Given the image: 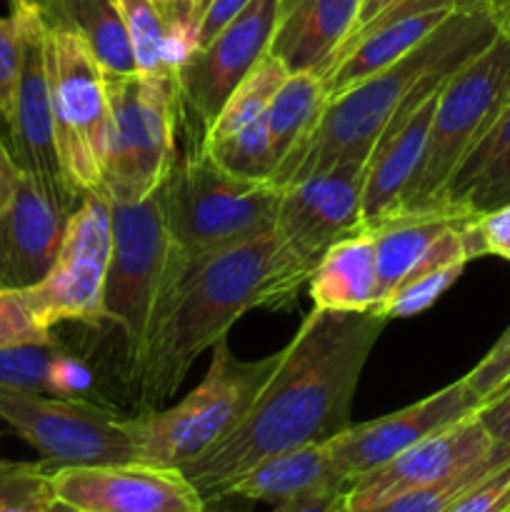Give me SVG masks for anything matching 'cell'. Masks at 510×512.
<instances>
[{"mask_svg": "<svg viewBox=\"0 0 510 512\" xmlns=\"http://www.w3.org/2000/svg\"><path fill=\"white\" fill-rule=\"evenodd\" d=\"M0 420L50 468L135 460L125 415L95 400L0 388Z\"/></svg>", "mask_w": 510, "mask_h": 512, "instance_id": "12", "label": "cell"}, {"mask_svg": "<svg viewBox=\"0 0 510 512\" xmlns=\"http://www.w3.org/2000/svg\"><path fill=\"white\" fill-rule=\"evenodd\" d=\"M270 250L273 233L205 255L180 270L160 303L133 375L140 413L158 410L173 398L195 360L225 340L243 313L258 308Z\"/></svg>", "mask_w": 510, "mask_h": 512, "instance_id": "3", "label": "cell"}, {"mask_svg": "<svg viewBox=\"0 0 510 512\" xmlns=\"http://www.w3.org/2000/svg\"><path fill=\"white\" fill-rule=\"evenodd\" d=\"M495 35L498 23L488 0L458 8L418 48L328 100L313 133L275 170L270 183L285 188L340 163L368 160L390 120L423 85L448 80Z\"/></svg>", "mask_w": 510, "mask_h": 512, "instance_id": "2", "label": "cell"}, {"mask_svg": "<svg viewBox=\"0 0 510 512\" xmlns=\"http://www.w3.org/2000/svg\"><path fill=\"white\" fill-rule=\"evenodd\" d=\"M510 508V460L485 475L450 512H505Z\"/></svg>", "mask_w": 510, "mask_h": 512, "instance_id": "37", "label": "cell"}, {"mask_svg": "<svg viewBox=\"0 0 510 512\" xmlns=\"http://www.w3.org/2000/svg\"><path fill=\"white\" fill-rule=\"evenodd\" d=\"M155 3H158L160 8H163V13H165V10H168V3H170V0H155Z\"/></svg>", "mask_w": 510, "mask_h": 512, "instance_id": "47", "label": "cell"}, {"mask_svg": "<svg viewBox=\"0 0 510 512\" xmlns=\"http://www.w3.org/2000/svg\"><path fill=\"white\" fill-rule=\"evenodd\" d=\"M283 350L263 360H240L228 340L213 345L203 383L165 410L125 415L123 425L135 460L160 468H180L228 438L253 408L255 398L280 363Z\"/></svg>", "mask_w": 510, "mask_h": 512, "instance_id": "5", "label": "cell"}, {"mask_svg": "<svg viewBox=\"0 0 510 512\" xmlns=\"http://www.w3.org/2000/svg\"><path fill=\"white\" fill-rule=\"evenodd\" d=\"M3 133L10 153L23 173L70 190L63 168H60L58 148H55L48 65H45V23L35 3L30 5L25 58L18 90H15V103L10 118L3 123Z\"/></svg>", "mask_w": 510, "mask_h": 512, "instance_id": "19", "label": "cell"}, {"mask_svg": "<svg viewBox=\"0 0 510 512\" xmlns=\"http://www.w3.org/2000/svg\"><path fill=\"white\" fill-rule=\"evenodd\" d=\"M360 0H280L270 55L288 73L323 78L358 18Z\"/></svg>", "mask_w": 510, "mask_h": 512, "instance_id": "20", "label": "cell"}, {"mask_svg": "<svg viewBox=\"0 0 510 512\" xmlns=\"http://www.w3.org/2000/svg\"><path fill=\"white\" fill-rule=\"evenodd\" d=\"M478 420L488 430L490 438L510 448V393L490 398L478 408Z\"/></svg>", "mask_w": 510, "mask_h": 512, "instance_id": "40", "label": "cell"}, {"mask_svg": "<svg viewBox=\"0 0 510 512\" xmlns=\"http://www.w3.org/2000/svg\"><path fill=\"white\" fill-rule=\"evenodd\" d=\"M128 30L130 48L140 73H175L180 65L175 55L168 18L155 0H115Z\"/></svg>", "mask_w": 510, "mask_h": 512, "instance_id": "29", "label": "cell"}, {"mask_svg": "<svg viewBox=\"0 0 510 512\" xmlns=\"http://www.w3.org/2000/svg\"><path fill=\"white\" fill-rule=\"evenodd\" d=\"M165 228L173 250V280L193 260L273 233L283 188L220 168L195 140L178 153L163 185Z\"/></svg>", "mask_w": 510, "mask_h": 512, "instance_id": "4", "label": "cell"}, {"mask_svg": "<svg viewBox=\"0 0 510 512\" xmlns=\"http://www.w3.org/2000/svg\"><path fill=\"white\" fill-rule=\"evenodd\" d=\"M458 220L468 218H458L443 210H418V213L398 215L378 230H370L375 235V253H378L380 303L413 275L435 240Z\"/></svg>", "mask_w": 510, "mask_h": 512, "instance_id": "26", "label": "cell"}, {"mask_svg": "<svg viewBox=\"0 0 510 512\" xmlns=\"http://www.w3.org/2000/svg\"><path fill=\"white\" fill-rule=\"evenodd\" d=\"M210 3L213 0H170L168 3L165 18H168L175 55H178L180 63L195 50V33H198V25Z\"/></svg>", "mask_w": 510, "mask_h": 512, "instance_id": "38", "label": "cell"}, {"mask_svg": "<svg viewBox=\"0 0 510 512\" xmlns=\"http://www.w3.org/2000/svg\"><path fill=\"white\" fill-rule=\"evenodd\" d=\"M20 175H23V170H20L18 163H15L13 153H10L8 148V140H5L3 125H0V213L13 203L15 190H18V183H20Z\"/></svg>", "mask_w": 510, "mask_h": 512, "instance_id": "43", "label": "cell"}, {"mask_svg": "<svg viewBox=\"0 0 510 512\" xmlns=\"http://www.w3.org/2000/svg\"><path fill=\"white\" fill-rule=\"evenodd\" d=\"M480 403L468 390L465 380H455L448 388L398 410V413L383 415V418L368 420V423L350 425L340 435L328 440L330 453L335 463L343 470L345 478L353 480L373 473L380 465L390 463L413 448L415 443L428 435L458 423L470 413H478Z\"/></svg>", "mask_w": 510, "mask_h": 512, "instance_id": "17", "label": "cell"}, {"mask_svg": "<svg viewBox=\"0 0 510 512\" xmlns=\"http://www.w3.org/2000/svg\"><path fill=\"white\" fill-rule=\"evenodd\" d=\"M363 180L365 160H353L285 185L258 308L278 310L293 303L320 258L338 240L365 230Z\"/></svg>", "mask_w": 510, "mask_h": 512, "instance_id": "6", "label": "cell"}, {"mask_svg": "<svg viewBox=\"0 0 510 512\" xmlns=\"http://www.w3.org/2000/svg\"><path fill=\"white\" fill-rule=\"evenodd\" d=\"M388 320L373 310L313 308L238 428L183 473L205 505L263 460L325 443L353 425V403L368 355Z\"/></svg>", "mask_w": 510, "mask_h": 512, "instance_id": "1", "label": "cell"}, {"mask_svg": "<svg viewBox=\"0 0 510 512\" xmlns=\"http://www.w3.org/2000/svg\"><path fill=\"white\" fill-rule=\"evenodd\" d=\"M490 13H493L498 30L510 38V0H488Z\"/></svg>", "mask_w": 510, "mask_h": 512, "instance_id": "45", "label": "cell"}, {"mask_svg": "<svg viewBox=\"0 0 510 512\" xmlns=\"http://www.w3.org/2000/svg\"><path fill=\"white\" fill-rule=\"evenodd\" d=\"M463 260L458 263L440 265V268L428 270V273H420L415 278L405 280L398 290L388 295L373 313H378L380 318L393 320V318H410V315H418L423 310H428L440 295L448 288H453L455 280L460 278V273L465 270Z\"/></svg>", "mask_w": 510, "mask_h": 512, "instance_id": "33", "label": "cell"}, {"mask_svg": "<svg viewBox=\"0 0 510 512\" xmlns=\"http://www.w3.org/2000/svg\"><path fill=\"white\" fill-rule=\"evenodd\" d=\"M80 200L63 185L20 175L13 203L0 213V293L30 288L48 275Z\"/></svg>", "mask_w": 510, "mask_h": 512, "instance_id": "15", "label": "cell"}, {"mask_svg": "<svg viewBox=\"0 0 510 512\" xmlns=\"http://www.w3.org/2000/svg\"><path fill=\"white\" fill-rule=\"evenodd\" d=\"M508 460L510 448L508 445L498 443V448H495L488 458L478 460V463L470 465V468L458 470V473H453L450 478L438 480V483L428 485V488L400 495V498L390 500V503L380 505V508L370 512H450L468 490H473L485 475L498 470L500 465H505Z\"/></svg>", "mask_w": 510, "mask_h": 512, "instance_id": "30", "label": "cell"}, {"mask_svg": "<svg viewBox=\"0 0 510 512\" xmlns=\"http://www.w3.org/2000/svg\"><path fill=\"white\" fill-rule=\"evenodd\" d=\"M505 512H510V508H508V510H505Z\"/></svg>", "mask_w": 510, "mask_h": 512, "instance_id": "48", "label": "cell"}, {"mask_svg": "<svg viewBox=\"0 0 510 512\" xmlns=\"http://www.w3.org/2000/svg\"><path fill=\"white\" fill-rule=\"evenodd\" d=\"M45 65L60 168L70 190L85 195L100 188L108 155L105 73L80 35L50 23H45Z\"/></svg>", "mask_w": 510, "mask_h": 512, "instance_id": "10", "label": "cell"}, {"mask_svg": "<svg viewBox=\"0 0 510 512\" xmlns=\"http://www.w3.org/2000/svg\"><path fill=\"white\" fill-rule=\"evenodd\" d=\"M333 488H350V480L338 468L325 440V443H310L263 460L248 473L235 478L225 490L223 500L245 498L280 505Z\"/></svg>", "mask_w": 510, "mask_h": 512, "instance_id": "22", "label": "cell"}, {"mask_svg": "<svg viewBox=\"0 0 510 512\" xmlns=\"http://www.w3.org/2000/svg\"><path fill=\"white\" fill-rule=\"evenodd\" d=\"M55 500L78 512H205L180 468L140 463L50 468Z\"/></svg>", "mask_w": 510, "mask_h": 512, "instance_id": "14", "label": "cell"}, {"mask_svg": "<svg viewBox=\"0 0 510 512\" xmlns=\"http://www.w3.org/2000/svg\"><path fill=\"white\" fill-rule=\"evenodd\" d=\"M60 353H63V345L58 340L0 348V388L48 393L50 370Z\"/></svg>", "mask_w": 510, "mask_h": 512, "instance_id": "34", "label": "cell"}, {"mask_svg": "<svg viewBox=\"0 0 510 512\" xmlns=\"http://www.w3.org/2000/svg\"><path fill=\"white\" fill-rule=\"evenodd\" d=\"M463 240L468 260L498 255L510 263V203L465 220Z\"/></svg>", "mask_w": 510, "mask_h": 512, "instance_id": "35", "label": "cell"}, {"mask_svg": "<svg viewBox=\"0 0 510 512\" xmlns=\"http://www.w3.org/2000/svg\"><path fill=\"white\" fill-rule=\"evenodd\" d=\"M398 3H403V0H360V10H358V18H355L353 30H350V35H348V40H345V43H343V48H340L338 53H335V58H338V55L343 53V50L348 48V45L353 43V40L358 38V35L363 33V30L368 28V25L373 23L375 18H380V15H383L385 10L395 8V5H398ZM330 65H333V63H330ZM325 73H328V70H325Z\"/></svg>", "mask_w": 510, "mask_h": 512, "instance_id": "44", "label": "cell"}, {"mask_svg": "<svg viewBox=\"0 0 510 512\" xmlns=\"http://www.w3.org/2000/svg\"><path fill=\"white\" fill-rule=\"evenodd\" d=\"M110 250V198L103 188H93L83 195L78 210L70 215L63 243L48 275L30 288L15 290L25 313L40 330L53 333L60 323H105L103 293Z\"/></svg>", "mask_w": 510, "mask_h": 512, "instance_id": "11", "label": "cell"}, {"mask_svg": "<svg viewBox=\"0 0 510 512\" xmlns=\"http://www.w3.org/2000/svg\"><path fill=\"white\" fill-rule=\"evenodd\" d=\"M285 78H288V68L275 55L265 53L263 60L245 75L243 83L225 100L223 110H220V115L215 118V123L210 125V130L200 143L223 138V135H230L235 130L248 128V125L263 120L268 115L270 100L278 93Z\"/></svg>", "mask_w": 510, "mask_h": 512, "instance_id": "28", "label": "cell"}, {"mask_svg": "<svg viewBox=\"0 0 510 512\" xmlns=\"http://www.w3.org/2000/svg\"><path fill=\"white\" fill-rule=\"evenodd\" d=\"M325 103H328V95L318 75L288 73L268 105L270 148H273L278 168L308 140V135L318 125Z\"/></svg>", "mask_w": 510, "mask_h": 512, "instance_id": "27", "label": "cell"}, {"mask_svg": "<svg viewBox=\"0 0 510 512\" xmlns=\"http://www.w3.org/2000/svg\"><path fill=\"white\" fill-rule=\"evenodd\" d=\"M495 448L498 443L483 428L478 413L465 415L458 423L428 435L373 473L353 480L345 490L343 512H370L400 495L428 488L488 458Z\"/></svg>", "mask_w": 510, "mask_h": 512, "instance_id": "16", "label": "cell"}, {"mask_svg": "<svg viewBox=\"0 0 510 512\" xmlns=\"http://www.w3.org/2000/svg\"><path fill=\"white\" fill-rule=\"evenodd\" d=\"M510 203V100L425 210L478 218Z\"/></svg>", "mask_w": 510, "mask_h": 512, "instance_id": "21", "label": "cell"}, {"mask_svg": "<svg viewBox=\"0 0 510 512\" xmlns=\"http://www.w3.org/2000/svg\"><path fill=\"white\" fill-rule=\"evenodd\" d=\"M33 0H10V13L0 15V125L10 118L20 70L25 58V35Z\"/></svg>", "mask_w": 510, "mask_h": 512, "instance_id": "32", "label": "cell"}, {"mask_svg": "<svg viewBox=\"0 0 510 512\" xmlns=\"http://www.w3.org/2000/svg\"><path fill=\"white\" fill-rule=\"evenodd\" d=\"M45 23L73 30L88 43L108 78L138 70L115 0H33Z\"/></svg>", "mask_w": 510, "mask_h": 512, "instance_id": "25", "label": "cell"}, {"mask_svg": "<svg viewBox=\"0 0 510 512\" xmlns=\"http://www.w3.org/2000/svg\"><path fill=\"white\" fill-rule=\"evenodd\" d=\"M105 90L110 135L100 188L110 200L135 203L155 193L173 165L180 118L175 73L105 75Z\"/></svg>", "mask_w": 510, "mask_h": 512, "instance_id": "8", "label": "cell"}, {"mask_svg": "<svg viewBox=\"0 0 510 512\" xmlns=\"http://www.w3.org/2000/svg\"><path fill=\"white\" fill-rule=\"evenodd\" d=\"M443 83L445 80H435L423 85L390 120L375 148L370 150L365 160L363 205H360L365 230H378L388 220L398 218L403 210L405 195L423 163Z\"/></svg>", "mask_w": 510, "mask_h": 512, "instance_id": "18", "label": "cell"}, {"mask_svg": "<svg viewBox=\"0 0 510 512\" xmlns=\"http://www.w3.org/2000/svg\"><path fill=\"white\" fill-rule=\"evenodd\" d=\"M313 308L320 310H375L380 303V275L375 235L370 230L338 240L320 258L308 280Z\"/></svg>", "mask_w": 510, "mask_h": 512, "instance_id": "24", "label": "cell"}, {"mask_svg": "<svg viewBox=\"0 0 510 512\" xmlns=\"http://www.w3.org/2000/svg\"><path fill=\"white\" fill-rule=\"evenodd\" d=\"M113 250L103 293V320L120 330L125 378L133 380L160 303L173 285L165 208L160 188L148 198L110 200Z\"/></svg>", "mask_w": 510, "mask_h": 512, "instance_id": "7", "label": "cell"}, {"mask_svg": "<svg viewBox=\"0 0 510 512\" xmlns=\"http://www.w3.org/2000/svg\"><path fill=\"white\" fill-rule=\"evenodd\" d=\"M55 503L48 463L0 460V512H50Z\"/></svg>", "mask_w": 510, "mask_h": 512, "instance_id": "31", "label": "cell"}, {"mask_svg": "<svg viewBox=\"0 0 510 512\" xmlns=\"http://www.w3.org/2000/svg\"><path fill=\"white\" fill-rule=\"evenodd\" d=\"M345 490L348 488L320 490V493L303 495V498H295V500H288V503L275 505L273 512H343Z\"/></svg>", "mask_w": 510, "mask_h": 512, "instance_id": "42", "label": "cell"}, {"mask_svg": "<svg viewBox=\"0 0 510 512\" xmlns=\"http://www.w3.org/2000/svg\"><path fill=\"white\" fill-rule=\"evenodd\" d=\"M50 512H78V510L68 508V505H63V503H55V505H53V510H50Z\"/></svg>", "mask_w": 510, "mask_h": 512, "instance_id": "46", "label": "cell"}, {"mask_svg": "<svg viewBox=\"0 0 510 512\" xmlns=\"http://www.w3.org/2000/svg\"><path fill=\"white\" fill-rule=\"evenodd\" d=\"M510 378V325L505 328V333L500 335L498 343L488 350L483 360L470 370L468 375H463L465 385H468L470 393L478 398V403L483 405L505 380Z\"/></svg>", "mask_w": 510, "mask_h": 512, "instance_id": "36", "label": "cell"}, {"mask_svg": "<svg viewBox=\"0 0 510 512\" xmlns=\"http://www.w3.org/2000/svg\"><path fill=\"white\" fill-rule=\"evenodd\" d=\"M248 3L250 0H213L198 25V33H195V48L208 43V40L213 38L223 25H228L230 20H233Z\"/></svg>", "mask_w": 510, "mask_h": 512, "instance_id": "41", "label": "cell"}, {"mask_svg": "<svg viewBox=\"0 0 510 512\" xmlns=\"http://www.w3.org/2000/svg\"><path fill=\"white\" fill-rule=\"evenodd\" d=\"M510 100V38L498 30L478 55L443 83L423 163L400 215L425 210Z\"/></svg>", "mask_w": 510, "mask_h": 512, "instance_id": "9", "label": "cell"}, {"mask_svg": "<svg viewBox=\"0 0 510 512\" xmlns=\"http://www.w3.org/2000/svg\"><path fill=\"white\" fill-rule=\"evenodd\" d=\"M280 0H250L205 45H198L175 70L180 115L198 123L200 140L215 123L225 100L270 50Z\"/></svg>", "mask_w": 510, "mask_h": 512, "instance_id": "13", "label": "cell"}, {"mask_svg": "<svg viewBox=\"0 0 510 512\" xmlns=\"http://www.w3.org/2000/svg\"><path fill=\"white\" fill-rule=\"evenodd\" d=\"M455 10L458 8H435L423 10V13L400 15V18L388 20V23L378 25L370 33H365L360 40H355L343 55L335 58L328 73L320 78L323 80V90L328 95V100L338 98L340 93L358 85L360 80L370 78L378 70L388 68L395 60L408 55L413 48H418Z\"/></svg>", "mask_w": 510, "mask_h": 512, "instance_id": "23", "label": "cell"}, {"mask_svg": "<svg viewBox=\"0 0 510 512\" xmlns=\"http://www.w3.org/2000/svg\"><path fill=\"white\" fill-rule=\"evenodd\" d=\"M95 385V373L83 363L80 358H75L73 353L63 348V353L55 358L53 370H50V383L48 393L60 395V398H85V395L93 390Z\"/></svg>", "mask_w": 510, "mask_h": 512, "instance_id": "39", "label": "cell"}]
</instances>
